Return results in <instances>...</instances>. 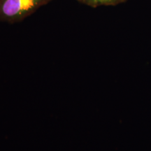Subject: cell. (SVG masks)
Segmentation results:
<instances>
[{"label": "cell", "mask_w": 151, "mask_h": 151, "mask_svg": "<svg viewBox=\"0 0 151 151\" xmlns=\"http://www.w3.org/2000/svg\"><path fill=\"white\" fill-rule=\"evenodd\" d=\"M52 0H0V22L22 21Z\"/></svg>", "instance_id": "cell-1"}, {"label": "cell", "mask_w": 151, "mask_h": 151, "mask_svg": "<svg viewBox=\"0 0 151 151\" xmlns=\"http://www.w3.org/2000/svg\"><path fill=\"white\" fill-rule=\"evenodd\" d=\"M78 2L92 8L103 6H116L122 4L127 0H77Z\"/></svg>", "instance_id": "cell-2"}]
</instances>
